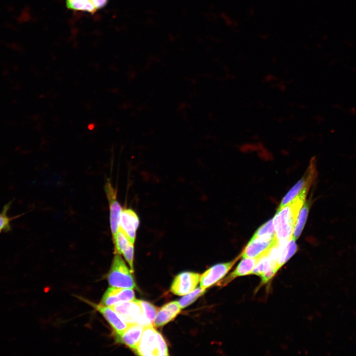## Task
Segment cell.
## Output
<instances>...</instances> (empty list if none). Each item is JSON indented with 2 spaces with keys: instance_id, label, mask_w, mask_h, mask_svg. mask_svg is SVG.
Wrapping results in <instances>:
<instances>
[{
  "instance_id": "obj_1",
  "label": "cell",
  "mask_w": 356,
  "mask_h": 356,
  "mask_svg": "<svg viewBox=\"0 0 356 356\" xmlns=\"http://www.w3.org/2000/svg\"><path fill=\"white\" fill-rule=\"evenodd\" d=\"M307 193H303L281 208H278L273 218L277 243L284 245L292 237L299 213L305 203Z\"/></svg>"
},
{
  "instance_id": "obj_2",
  "label": "cell",
  "mask_w": 356,
  "mask_h": 356,
  "mask_svg": "<svg viewBox=\"0 0 356 356\" xmlns=\"http://www.w3.org/2000/svg\"><path fill=\"white\" fill-rule=\"evenodd\" d=\"M120 254H115L107 277L109 285L119 288H132L136 284L132 274Z\"/></svg>"
},
{
  "instance_id": "obj_3",
  "label": "cell",
  "mask_w": 356,
  "mask_h": 356,
  "mask_svg": "<svg viewBox=\"0 0 356 356\" xmlns=\"http://www.w3.org/2000/svg\"><path fill=\"white\" fill-rule=\"evenodd\" d=\"M316 176L314 159H312L303 177L288 191L282 199L278 208H281L292 201L299 195L307 193Z\"/></svg>"
},
{
  "instance_id": "obj_4",
  "label": "cell",
  "mask_w": 356,
  "mask_h": 356,
  "mask_svg": "<svg viewBox=\"0 0 356 356\" xmlns=\"http://www.w3.org/2000/svg\"><path fill=\"white\" fill-rule=\"evenodd\" d=\"M104 190L109 203L110 225L113 239L118 230L122 208L117 200V190L109 180L106 182Z\"/></svg>"
},
{
  "instance_id": "obj_5",
  "label": "cell",
  "mask_w": 356,
  "mask_h": 356,
  "mask_svg": "<svg viewBox=\"0 0 356 356\" xmlns=\"http://www.w3.org/2000/svg\"><path fill=\"white\" fill-rule=\"evenodd\" d=\"M110 307L129 324L137 323L144 326L142 309L139 300L125 302Z\"/></svg>"
},
{
  "instance_id": "obj_6",
  "label": "cell",
  "mask_w": 356,
  "mask_h": 356,
  "mask_svg": "<svg viewBox=\"0 0 356 356\" xmlns=\"http://www.w3.org/2000/svg\"><path fill=\"white\" fill-rule=\"evenodd\" d=\"M200 274L192 272H183L177 275L171 286L170 291L173 294L183 296L193 290L200 282Z\"/></svg>"
},
{
  "instance_id": "obj_7",
  "label": "cell",
  "mask_w": 356,
  "mask_h": 356,
  "mask_svg": "<svg viewBox=\"0 0 356 356\" xmlns=\"http://www.w3.org/2000/svg\"><path fill=\"white\" fill-rule=\"evenodd\" d=\"M275 238L253 236L241 254L242 258H259L276 243Z\"/></svg>"
},
{
  "instance_id": "obj_8",
  "label": "cell",
  "mask_w": 356,
  "mask_h": 356,
  "mask_svg": "<svg viewBox=\"0 0 356 356\" xmlns=\"http://www.w3.org/2000/svg\"><path fill=\"white\" fill-rule=\"evenodd\" d=\"M237 258L229 262L212 266L200 276V287L206 289L222 278L235 264Z\"/></svg>"
},
{
  "instance_id": "obj_9",
  "label": "cell",
  "mask_w": 356,
  "mask_h": 356,
  "mask_svg": "<svg viewBox=\"0 0 356 356\" xmlns=\"http://www.w3.org/2000/svg\"><path fill=\"white\" fill-rule=\"evenodd\" d=\"M139 224V218L133 210L130 208H122L119 228L125 233L130 241L134 244Z\"/></svg>"
},
{
  "instance_id": "obj_10",
  "label": "cell",
  "mask_w": 356,
  "mask_h": 356,
  "mask_svg": "<svg viewBox=\"0 0 356 356\" xmlns=\"http://www.w3.org/2000/svg\"><path fill=\"white\" fill-rule=\"evenodd\" d=\"M157 331L153 325L146 326L135 352L139 356H157Z\"/></svg>"
},
{
  "instance_id": "obj_11",
  "label": "cell",
  "mask_w": 356,
  "mask_h": 356,
  "mask_svg": "<svg viewBox=\"0 0 356 356\" xmlns=\"http://www.w3.org/2000/svg\"><path fill=\"white\" fill-rule=\"evenodd\" d=\"M135 300L134 291L132 288L109 287L103 295L101 304L112 307L119 303Z\"/></svg>"
},
{
  "instance_id": "obj_12",
  "label": "cell",
  "mask_w": 356,
  "mask_h": 356,
  "mask_svg": "<svg viewBox=\"0 0 356 356\" xmlns=\"http://www.w3.org/2000/svg\"><path fill=\"white\" fill-rule=\"evenodd\" d=\"M92 305L106 319L115 333L116 336L122 334L129 326V324L111 307L102 304H92Z\"/></svg>"
},
{
  "instance_id": "obj_13",
  "label": "cell",
  "mask_w": 356,
  "mask_h": 356,
  "mask_svg": "<svg viewBox=\"0 0 356 356\" xmlns=\"http://www.w3.org/2000/svg\"><path fill=\"white\" fill-rule=\"evenodd\" d=\"M144 327L145 326L137 323L130 324L122 334L116 336V340L126 345L135 352Z\"/></svg>"
},
{
  "instance_id": "obj_14",
  "label": "cell",
  "mask_w": 356,
  "mask_h": 356,
  "mask_svg": "<svg viewBox=\"0 0 356 356\" xmlns=\"http://www.w3.org/2000/svg\"><path fill=\"white\" fill-rule=\"evenodd\" d=\"M181 309L178 301H172L159 309L153 322L155 327L162 326L173 320Z\"/></svg>"
},
{
  "instance_id": "obj_15",
  "label": "cell",
  "mask_w": 356,
  "mask_h": 356,
  "mask_svg": "<svg viewBox=\"0 0 356 356\" xmlns=\"http://www.w3.org/2000/svg\"><path fill=\"white\" fill-rule=\"evenodd\" d=\"M257 261L258 258H243L235 269L222 280V283L221 282L220 285H225L237 277L251 274Z\"/></svg>"
},
{
  "instance_id": "obj_16",
  "label": "cell",
  "mask_w": 356,
  "mask_h": 356,
  "mask_svg": "<svg viewBox=\"0 0 356 356\" xmlns=\"http://www.w3.org/2000/svg\"><path fill=\"white\" fill-rule=\"evenodd\" d=\"M278 245L279 251L277 265L279 268L295 253L297 250V245L295 240L292 237L287 243L284 245Z\"/></svg>"
},
{
  "instance_id": "obj_17",
  "label": "cell",
  "mask_w": 356,
  "mask_h": 356,
  "mask_svg": "<svg viewBox=\"0 0 356 356\" xmlns=\"http://www.w3.org/2000/svg\"><path fill=\"white\" fill-rule=\"evenodd\" d=\"M12 201H10L5 204L0 212V234L3 232H9L11 231V222L22 216L23 214H19L13 217L8 215Z\"/></svg>"
},
{
  "instance_id": "obj_18",
  "label": "cell",
  "mask_w": 356,
  "mask_h": 356,
  "mask_svg": "<svg viewBox=\"0 0 356 356\" xmlns=\"http://www.w3.org/2000/svg\"><path fill=\"white\" fill-rule=\"evenodd\" d=\"M310 206L309 202H306L305 204H304L299 213L292 237L295 240L299 237L304 228L308 218Z\"/></svg>"
},
{
  "instance_id": "obj_19",
  "label": "cell",
  "mask_w": 356,
  "mask_h": 356,
  "mask_svg": "<svg viewBox=\"0 0 356 356\" xmlns=\"http://www.w3.org/2000/svg\"><path fill=\"white\" fill-rule=\"evenodd\" d=\"M273 267L279 269L277 264L273 261L267 253L258 258L256 265L251 274L261 276L264 272Z\"/></svg>"
},
{
  "instance_id": "obj_20",
  "label": "cell",
  "mask_w": 356,
  "mask_h": 356,
  "mask_svg": "<svg viewBox=\"0 0 356 356\" xmlns=\"http://www.w3.org/2000/svg\"><path fill=\"white\" fill-rule=\"evenodd\" d=\"M67 7L72 10L94 14L96 10L90 0H66Z\"/></svg>"
},
{
  "instance_id": "obj_21",
  "label": "cell",
  "mask_w": 356,
  "mask_h": 356,
  "mask_svg": "<svg viewBox=\"0 0 356 356\" xmlns=\"http://www.w3.org/2000/svg\"><path fill=\"white\" fill-rule=\"evenodd\" d=\"M139 301L142 309L144 326L153 325V320L159 309L149 302L141 300Z\"/></svg>"
},
{
  "instance_id": "obj_22",
  "label": "cell",
  "mask_w": 356,
  "mask_h": 356,
  "mask_svg": "<svg viewBox=\"0 0 356 356\" xmlns=\"http://www.w3.org/2000/svg\"><path fill=\"white\" fill-rule=\"evenodd\" d=\"M115 246V253L122 254L132 244L125 233L119 228L112 239Z\"/></svg>"
},
{
  "instance_id": "obj_23",
  "label": "cell",
  "mask_w": 356,
  "mask_h": 356,
  "mask_svg": "<svg viewBox=\"0 0 356 356\" xmlns=\"http://www.w3.org/2000/svg\"><path fill=\"white\" fill-rule=\"evenodd\" d=\"M206 289L200 287L195 289L191 292L181 298L178 303L181 309L190 305L205 292Z\"/></svg>"
},
{
  "instance_id": "obj_24",
  "label": "cell",
  "mask_w": 356,
  "mask_h": 356,
  "mask_svg": "<svg viewBox=\"0 0 356 356\" xmlns=\"http://www.w3.org/2000/svg\"><path fill=\"white\" fill-rule=\"evenodd\" d=\"M275 231L273 219L261 225L255 232L253 236L275 238Z\"/></svg>"
},
{
  "instance_id": "obj_25",
  "label": "cell",
  "mask_w": 356,
  "mask_h": 356,
  "mask_svg": "<svg viewBox=\"0 0 356 356\" xmlns=\"http://www.w3.org/2000/svg\"><path fill=\"white\" fill-rule=\"evenodd\" d=\"M157 356L169 355L165 340L162 334L158 331H157Z\"/></svg>"
},
{
  "instance_id": "obj_26",
  "label": "cell",
  "mask_w": 356,
  "mask_h": 356,
  "mask_svg": "<svg viewBox=\"0 0 356 356\" xmlns=\"http://www.w3.org/2000/svg\"><path fill=\"white\" fill-rule=\"evenodd\" d=\"M134 244H131L128 248L123 253L122 255L129 265L132 271H134L133 261H134Z\"/></svg>"
},
{
  "instance_id": "obj_27",
  "label": "cell",
  "mask_w": 356,
  "mask_h": 356,
  "mask_svg": "<svg viewBox=\"0 0 356 356\" xmlns=\"http://www.w3.org/2000/svg\"><path fill=\"white\" fill-rule=\"evenodd\" d=\"M96 10L105 7L109 0H90Z\"/></svg>"
}]
</instances>
